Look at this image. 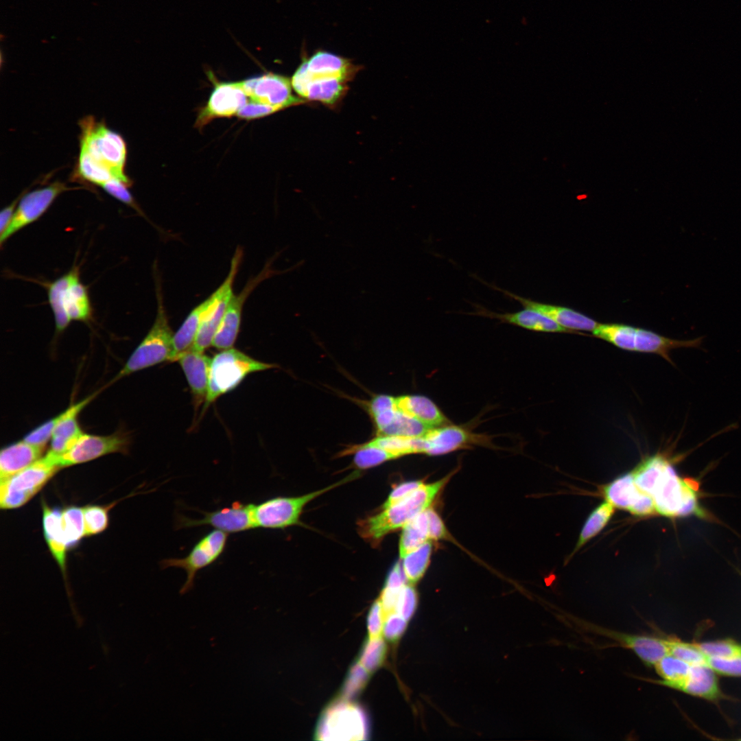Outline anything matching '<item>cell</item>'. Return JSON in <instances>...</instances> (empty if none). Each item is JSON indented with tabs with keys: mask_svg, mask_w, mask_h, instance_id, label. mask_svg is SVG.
<instances>
[{
	"mask_svg": "<svg viewBox=\"0 0 741 741\" xmlns=\"http://www.w3.org/2000/svg\"><path fill=\"white\" fill-rule=\"evenodd\" d=\"M613 508L606 500L591 513L583 525L572 554L604 528L614 513Z\"/></svg>",
	"mask_w": 741,
	"mask_h": 741,
	"instance_id": "d6a6232c",
	"label": "cell"
},
{
	"mask_svg": "<svg viewBox=\"0 0 741 741\" xmlns=\"http://www.w3.org/2000/svg\"><path fill=\"white\" fill-rule=\"evenodd\" d=\"M228 534L214 529L202 537L183 558H169L161 562L163 569L177 567L183 569L187 579L180 589V593L189 591L193 586L197 573L215 562L224 552Z\"/></svg>",
	"mask_w": 741,
	"mask_h": 741,
	"instance_id": "30bf717a",
	"label": "cell"
},
{
	"mask_svg": "<svg viewBox=\"0 0 741 741\" xmlns=\"http://www.w3.org/2000/svg\"><path fill=\"white\" fill-rule=\"evenodd\" d=\"M62 515L67 548H72L85 536L83 508L68 506L62 510Z\"/></svg>",
	"mask_w": 741,
	"mask_h": 741,
	"instance_id": "74e56055",
	"label": "cell"
},
{
	"mask_svg": "<svg viewBox=\"0 0 741 741\" xmlns=\"http://www.w3.org/2000/svg\"><path fill=\"white\" fill-rule=\"evenodd\" d=\"M45 447L19 440L4 447L0 453V478H8L42 458Z\"/></svg>",
	"mask_w": 741,
	"mask_h": 741,
	"instance_id": "cb8c5ba5",
	"label": "cell"
},
{
	"mask_svg": "<svg viewBox=\"0 0 741 741\" xmlns=\"http://www.w3.org/2000/svg\"><path fill=\"white\" fill-rule=\"evenodd\" d=\"M397 409L413 417L428 427L449 425V421L430 399L421 395H402L396 397Z\"/></svg>",
	"mask_w": 741,
	"mask_h": 741,
	"instance_id": "4316f807",
	"label": "cell"
},
{
	"mask_svg": "<svg viewBox=\"0 0 741 741\" xmlns=\"http://www.w3.org/2000/svg\"><path fill=\"white\" fill-rule=\"evenodd\" d=\"M71 189L65 183L56 181L23 196L10 225L0 235L1 246L14 233L40 218L60 193Z\"/></svg>",
	"mask_w": 741,
	"mask_h": 741,
	"instance_id": "9a60e30c",
	"label": "cell"
},
{
	"mask_svg": "<svg viewBox=\"0 0 741 741\" xmlns=\"http://www.w3.org/2000/svg\"><path fill=\"white\" fill-rule=\"evenodd\" d=\"M397 408L396 397L387 395H378L368 403L371 416L378 413Z\"/></svg>",
	"mask_w": 741,
	"mask_h": 741,
	"instance_id": "681fc988",
	"label": "cell"
},
{
	"mask_svg": "<svg viewBox=\"0 0 741 741\" xmlns=\"http://www.w3.org/2000/svg\"><path fill=\"white\" fill-rule=\"evenodd\" d=\"M674 688L692 696L711 701L717 699L720 696V689L715 672L707 663L691 666L685 679Z\"/></svg>",
	"mask_w": 741,
	"mask_h": 741,
	"instance_id": "83f0119b",
	"label": "cell"
},
{
	"mask_svg": "<svg viewBox=\"0 0 741 741\" xmlns=\"http://www.w3.org/2000/svg\"><path fill=\"white\" fill-rule=\"evenodd\" d=\"M104 190L113 198L121 202L132 207L141 213L137 204L128 189L129 187L125 183L118 179H112L101 186Z\"/></svg>",
	"mask_w": 741,
	"mask_h": 741,
	"instance_id": "f6af8a7d",
	"label": "cell"
},
{
	"mask_svg": "<svg viewBox=\"0 0 741 741\" xmlns=\"http://www.w3.org/2000/svg\"><path fill=\"white\" fill-rule=\"evenodd\" d=\"M635 331L636 327L624 324L599 323L592 333L620 349L635 351Z\"/></svg>",
	"mask_w": 741,
	"mask_h": 741,
	"instance_id": "1f68e13d",
	"label": "cell"
},
{
	"mask_svg": "<svg viewBox=\"0 0 741 741\" xmlns=\"http://www.w3.org/2000/svg\"><path fill=\"white\" fill-rule=\"evenodd\" d=\"M277 112L274 108L255 102L249 101L239 110L237 116L242 119H254Z\"/></svg>",
	"mask_w": 741,
	"mask_h": 741,
	"instance_id": "bcb514c9",
	"label": "cell"
},
{
	"mask_svg": "<svg viewBox=\"0 0 741 741\" xmlns=\"http://www.w3.org/2000/svg\"><path fill=\"white\" fill-rule=\"evenodd\" d=\"M275 366L255 360L233 347L222 350L211 359L205 405L235 389L247 375Z\"/></svg>",
	"mask_w": 741,
	"mask_h": 741,
	"instance_id": "52a82bcc",
	"label": "cell"
},
{
	"mask_svg": "<svg viewBox=\"0 0 741 741\" xmlns=\"http://www.w3.org/2000/svg\"><path fill=\"white\" fill-rule=\"evenodd\" d=\"M707 663L716 673L741 677V655L725 658L707 657Z\"/></svg>",
	"mask_w": 741,
	"mask_h": 741,
	"instance_id": "ee69618b",
	"label": "cell"
},
{
	"mask_svg": "<svg viewBox=\"0 0 741 741\" xmlns=\"http://www.w3.org/2000/svg\"><path fill=\"white\" fill-rule=\"evenodd\" d=\"M432 545L427 541L402 558L401 566L407 581L417 582L424 574L430 561Z\"/></svg>",
	"mask_w": 741,
	"mask_h": 741,
	"instance_id": "e575fe53",
	"label": "cell"
},
{
	"mask_svg": "<svg viewBox=\"0 0 741 741\" xmlns=\"http://www.w3.org/2000/svg\"><path fill=\"white\" fill-rule=\"evenodd\" d=\"M354 453L353 463L360 469H366L379 465L385 462L396 459L390 452L373 445L364 443L354 445L344 451V454Z\"/></svg>",
	"mask_w": 741,
	"mask_h": 741,
	"instance_id": "836d02e7",
	"label": "cell"
},
{
	"mask_svg": "<svg viewBox=\"0 0 741 741\" xmlns=\"http://www.w3.org/2000/svg\"><path fill=\"white\" fill-rule=\"evenodd\" d=\"M80 127V153L110 172L115 178L131 186L132 180L125 174L127 148L123 137L109 129L104 121H97L92 116L82 119Z\"/></svg>",
	"mask_w": 741,
	"mask_h": 741,
	"instance_id": "277c9868",
	"label": "cell"
},
{
	"mask_svg": "<svg viewBox=\"0 0 741 741\" xmlns=\"http://www.w3.org/2000/svg\"><path fill=\"white\" fill-rule=\"evenodd\" d=\"M423 454L437 456L475 444H489V438L457 425L431 428L423 436Z\"/></svg>",
	"mask_w": 741,
	"mask_h": 741,
	"instance_id": "ffe728a7",
	"label": "cell"
},
{
	"mask_svg": "<svg viewBox=\"0 0 741 741\" xmlns=\"http://www.w3.org/2000/svg\"><path fill=\"white\" fill-rule=\"evenodd\" d=\"M607 502L614 507L644 517L656 513L653 499L636 484L632 471L617 478L603 489Z\"/></svg>",
	"mask_w": 741,
	"mask_h": 741,
	"instance_id": "e0dca14e",
	"label": "cell"
},
{
	"mask_svg": "<svg viewBox=\"0 0 741 741\" xmlns=\"http://www.w3.org/2000/svg\"><path fill=\"white\" fill-rule=\"evenodd\" d=\"M632 472L637 486L653 499L657 513L669 518H709L699 502L697 482L681 478L666 456L649 457Z\"/></svg>",
	"mask_w": 741,
	"mask_h": 741,
	"instance_id": "6da1fadb",
	"label": "cell"
},
{
	"mask_svg": "<svg viewBox=\"0 0 741 741\" xmlns=\"http://www.w3.org/2000/svg\"><path fill=\"white\" fill-rule=\"evenodd\" d=\"M655 666L657 673L663 679L659 683L672 688L685 679L691 666L670 654L664 656Z\"/></svg>",
	"mask_w": 741,
	"mask_h": 741,
	"instance_id": "d590c367",
	"label": "cell"
},
{
	"mask_svg": "<svg viewBox=\"0 0 741 741\" xmlns=\"http://www.w3.org/2000/svg\"><path fill=\"white\" fill-rule=\"evenodd\" d=\"M274 273V272L268 265V268L263 270L257 276L250 279L238 294H233L211 346L220 350L233 347L239 330L244 302L259 283Z\"/></svg>",
	"mask_w": 741,
	"mask_h": 741,
	"instance_id": "ac0fdd59",
	"label": "cell"
},
{
	"mask_svg": "<svg viewBox=\"0 0 741 741\" xmlns=\"http://www.w3.org/2000/svg\"><path fill=\"white\" fill-rule=\"evenodd\" d=\"M209 77L211 78L214 89L206 105L199 110L195 123V127L199 129L215 118L237 115L248 102L241 82H218L213 75H209Z\"/></svg>",
	"mask_w": 741,
	"mask_h": 741,
	"instance_id": "2e32d148",
	"label": "cell"
},
{
	"mask_svg": "<svg viewBox=\"0 0 741 741\" xmlns=\"http://www.w3.org/2000/svg\"><path fill=\"white\" fill-rule=\"evenodd\" d=\"M157 281V312L153 325L130 355L114 380L165 361L171 362L174 334L164 307L161 285L159 281Z\"/></svg>",
	"mask_w": 741,
	"mask_h": 741,
	"instance_id": "5b68a950",
	"label": "cell"
},
{
	"mask_svg": "<svg viewBox=\"0 0 741 741\" xmlns=\"http://www.w3.org/2000/svg\"><path fill=\"white\" fill-rule=\"evenodd\" d=\"M622 643L632 649L647 665H655L669 654L667 639L655 637L619 634L615 635Z\"/></svg>",
	"mask_w": 741,
	"mask_h": 741,
	"instance_id": "f546056e",
	"label": "cell"
},
{
	"mask_svg": "<svg viewBox=\"0 0 741 741\" xmlns=\"http://www.w3.org/2000/svg\"><path fill=\"white\" fill-rule=\"evenodd\" d=\"M253 504L234 502L231 506L211 512L202 511L200 519H191L183 515L176 517V529L209 526L227 534L238 533L256 528L252 516Z\"/></svg>",
	"mask_w": 741,
	"mask_h": 741,
	"instance_id": "5bb4252c",
	"label": "cell"
},
{
	"mask_svg": "<svg viewBox=\"0 0 741 741\" xmlns=\"http://www.w3.org/2000/svg\"><path fill=\"white\" fill-rule=\"evenodd\" d=\"M703 337L692 340H679L662 336L655 332L636 327L635 351L659 355L671 364L674 365L670 356V351L679 348H698Z\"/></svg>",
	"mask_w": 741,
	"mask_h": 741,
	"instance_id": "484cf974",
	"label": "cell"
},
{
	"mask_svg": "<svg viewBox=\"0 0 741 741\" xmlns=\"http://www.w3.org/2000/svg\"><path fill=\"white\" fill-rule=\"evenodd\" d=\"M475 311L466 314L480 316L499 320L502 323L510 324L521 328L540 332L548 333H576L565 329L550 318L536 311L524 309L513 313H497L489 310L479 304H471Z\"/></svg>",
	"mask_w": 741,
	"mask_h": 741,
	"instance_id": "44dd1931",
	"label": "cell"
},
{
	"mask_svg": "<svg viewBox=\"0 0 741 741\" xmlns=\"http://www.w3.org/2000/svg\"><path fill=\"white\" fill-rule=\"evenodd\" d=\"M356 478L351 475L324 489L296 497H275L259 504H253L252 516L256 528L285 529L297 525L301 513L309 502L323 493Z\"/></svg>",
	"mask_w": 741,
	"mask_h": 741,
	"instance_id": "9c48e42d",
	"label": "cell"
},
{
	"mask_svg": "<svg viewBox=\"0 0 741 741\" xmlns=\"http://www.w3.org/2000/svg\"><path fill=\"white\" fill-rule=\"evenodd\" d=\"M211 302V296L196 307L187 316L181 327L174 335L173 351L171 362L191 348L195 342L203 317Z\"/></svg>",
	"mask_w": 741,
	"mask_h": 741,
	"instance_id": "f1b7e54d",
	"label": "cell"
},
{
	"mask_svg": "<svg viewBox=\"0 0 741 741\" xmlns=\"http://www.w3.org/2000/svg\"><path fill=\"white\" fill-rule=\"evenodd\" d=\"M430 429L397 409L392 422L378 436H421Z\"/></svg>",
	"mask_w": 741,
	"mask_h": 741,
	"instance_id": "8d00e7d4",
	"label": "cell"
},
{
	"mask_svg": "<svg viewBox=\"0 0 741 741\" xmlns=\"http://www.w3.org/2000/svg\"><path fill=\"white\" fill-rule=\"evenodd\" d=\"M366 443L382 448L392 454L396 458L417 454L416 436H377Z\"/></svg>",
	"mask_w": 741,
	"mask_h": 741,
	"instance_id": "f35d334b",
	"label": "cell"
},
{
	"mask_svg": "<svg viewBox=\"0 0 741 741\" xmlns=\"http://www.w3.org/2000/svg\"><path fill=\"white\" fill-rule=\"evenodd\" d=\"M47 293L57 332L64 331L71 320L86 322L91 318L88 291L80 281L78 267L51 283Z\"/></svg>",
	"mask_w": 741,
	"mask_h": 741,
	"instance_id": "8992f818",
	"label": "cell"
},
{
	"mask_svg": "<svg viewBox=\"0 0 741 741\" xmlns=\"http://www.w3.org/2000/svg\"><path fill=\"white\" fill-rule=\"evenodd\" d=\"M42 508L44 537L51 555L64 574L66 570L68 548L63 528L62 510L49 507L43 500Z\"/></svg>",
	"mask_w": 741,
	"mask_h": 741,
	"instance_id": "d4e9b609",
	"label": "cell"
},
{
	"mask_svg": "<svg viewBox=\"0 0 741 741\" xmlns=\"http://www.w3.org/2000/svg\"><path fill=\"white\" fill-rule=\"evenodd\" d=\"M423 484L422 481L419 480L408 481L400 484L391 491L382 505V508H388L403 499Z\"/></svg>",
	"mask_w": 741,
	"mask_h": 741,
	"instance_id": "7dc6e473",
	"label": "cell"
},
{
	"mask_svg": "<svg viewBox=\"0 0 741 741\" xmlns=\"http://www.w3.org/2000/svg\"><path fill=\"white\" fill-rule=\"evenodd\" d=\"M696 644L707 658H725L741 655V645L731 639L707 642Z\"/></svg>",
	"mask_w": 741,
	"mask_h": 741,
	"instance_id": "b9f144b4",
	"label": "cell"
},
{
	"mask_svg": "<svg viewBox=\"0 0 741 741\" xmlns=\"http://www.w3.org/2000/svg\"><path fill=\"white\" fill-rule=\"evenodd\" d=\"M478 279L481 281L482 283H484L491 288L500 291L506 297H509L518 301L524 308L539 312L553 320L561 327L569 330L573 331L580 330L592 332L599 324L590 317L571 308L543 303L530 298H526L508 290L499 288L495 285H491L480 279Z\"/></svg>",
	"mask_w": 741,
	"mask_h": 741,
	"instance_id": "d6986e66",
	"label": "cell"
},
{
	"mask_svg": "<svg viewBox=\"0 0 741 741\" xmlns=\"http://www.w3.org/2000/svg\"><path fill=\"white\" fill-rule=\"evenodd\" d=\"M428 522L429 539H440L445 538L447 531L444 524L438 514L432 508L426 510Z\"/></svg>",
	"mask_w": 741,
	"mask_h": 741,
	"instance_id": "c3c4849f",
	"label": "cell"
},
{
	"mask_svg": "<svg viewBox=\"0 0 741 741\" xmlns=\"http://www.w3.org/2000/svg\"><path fill=\"white\" fill-rule=\"evenodd\" d=\"M129 439L126 434L117 432L110 435H94L83 433L71 447L60 455L46 454L60 468L78 464L113 454H125Z\"/></svg>",
	"mask_w": 741,
	"mask_h": 741,
	"instance_id": "8fae6325",
	"label": "cell"
},
{
	"mask_svg": "<svg viewBox=\"0 0 741 741\" xmlns=\"http://www.w3.org/2000/svg\"><path fill=\"white\" fill-rule=\"evenodd\" d=\"M242 255V248L238 247L232 258L231 268L226 279L211 295V304L203 317L192 346L198 351H204L212 344L213 338L233 294V284L241 263Z\"/></svg>",
	"mask_w": 741,
	"mask_h": 741,
	"instance_id": "7c38bea8",
	"label": "cell"
},
{
	"mask_svg": "<svg viewBox=\"0 0 741 741\" xmlns=\"http://www.w3.org/2000/svg\"><path fill=\"white\" fill-rule=\"evenodd\" d=\"M358 71L349 60L319 51L303 60L291 79L292 89L301 99L319 102L329 107L340 104Z\"/></svg>",
	"mask_w": 741,
	"mask_h": 741,
	"instance_id": "7a4b0ae2",
	"label": "cell"
},
{
	"mask_svg": "<svg viewBox=\"0 0 741 741\" xmlns=\"http://www.w3.org/2000/svg\"><path fill=\"white\" fill-rule=\"evenodd\" d=\"M61 416L62 412L39 425L27 433L23 440L34 445L45 447L51 440L54 430Z\"/></svg>",
	"mask_w": 741,
	"mask_h": 741,
	"instance_id": "7bdbcfd3",
	"label": "cell"
},
{
	"mask_svg": "<svg viewBox=\"0 0 741 741\" xmlns=\"http://www.w3.org/2000/svg\"><path fill=\"white\" fill-rule=\"evenodd\" d=\"M399 542V554L402 558L428 541V522L426 510L414 517L403 528Z\"/></svg>",
	"mask_w": 741,
	"mask_h": 741,
	"instance_id": "4dcf8cb0",
	"label": "cell"
},
{
	"mask_svg": "<svg viewBox=\"0 0 741 741\" xmlns=\"http://www.w3.org/2000/svg\"><path fill=\"white\" fill-rule=\"evenodd\" d=\"M447 480L448 477L434 483L423 484L399 502L363 519L359 524L360 534L372 543H379L386 535L403 528L427 510Z\"/></svg>",
	"mask_w": 741,
	"mask_h": 741,
	"instance_id": "3957f363",
	"label": "cell"
},
{
	"mask_svg": "<svg viewBox=\"0 0 741 741\" xmlns=\"http://www.w3.org/2000/svg\"><path fill=\"white\" fill-rule=\"evenodd\" d=\"M91 395L71 405L62 412V416L56 425L50 440L48 453L56 456L67 449L83 434L78 417L83 408L92 400Z\"/></svg>",
	"mask_w": 741,
	"mask_h": 741,
	"instance_id": "603a6c76",
	"label": "cell"
},
{
	"mask_svg": "<svg viewBox=\"0 0 741 741\" xmlns=\"http://www.w3.org/2000/svg\"><path fill=\"white\" fill-rule=\"evenodd\" d=\"M176 361L180 365L197 405L206 400L211 359L193 346L182 353Z\"/></svg>",
	"mask_w": 741,
	"mask_h": 741,
	"instance_id": "7402d4cb",
	"label": "cell"
},
{
	"mask_svg": "<svg viewBox=\"0 0 741 741\" xmlns=\"http://www.w3.org/2000/svg\"><path fill=\"white\" fill-rule=\"evenodd\" d=\"M241 83L250 101L271 106L277 111L307 103L292 94L291 80L281 75L268 73Z\"/></svg>",
	"mask_w": 741,
	"mask_h": 741,
	"instance_id": "4fadbf2b",
	"label": "cell"
},
{
	"mask_svg": "<svg viewBox=\"0 0 741 741\" xmlns=\"http://www.w3.org/2000/svg\"><path fill=\"white\" fill-rule=\"evenodd\" d=\"M47 454L5 479L1 480L0 505L2 509L19 508L31 499L60 469Z\"/></svg>",
	"mask_w": 741,
	"mask_h": 741,
	"instance_id": "ba28073f",
	"label": "cell"
},
{
	"mask_svg": "<svg viewBox=\"0 0 741 741\" xmlns=\"http://www.w3.org/2000/svg\"><path fill=\"white\" fill-rule=\"evenodd\" d=\"M19 198L1 210L0 213V235H1L10 225L15 212L16 205L19 202Z\"/></svg>",
	"mask_w": 741,
	"mask_h": 741,
	"instance_id": "f907efd6",
	"label": "cell"
},
{
	"mask_svg": "<svg viewBox=\"0 0 741 741\" xmlns=\"http://www.w3.org/2000/svg\"><path fill=\"white\" fill-rule=\"evenodd\" d=\"M669 654L687 663L690 666L707 663V657L696 644H690L677 639H667Z\"/></svg>",
	"mask_w": 741,
	"mask_h": 741,
	"instance_id": "60d3db41",
	"label": "cell"
},
{
	"mask_svg": "<svg viewBox=\"0 0 741 741\" xmlns=\"http://www.w3.org/2000/svg\"><path fill=\"white\" fill-rule=\"evenodd\" d=\"M85 536L103 532L108 524V507L89 505L83 508Z\"/></svg>",
	"mask_w": 741,
	"mask_h": 741,
	"instance_id": "ab89813d",
	"label": "cell"
}]
</instances>
